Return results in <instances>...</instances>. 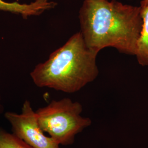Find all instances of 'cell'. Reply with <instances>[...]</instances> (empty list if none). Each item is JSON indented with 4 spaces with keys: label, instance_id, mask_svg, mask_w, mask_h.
<instances>
[{
    "label": "cell",
    "instance_id": "obj_1",
    "mask_svg": "<svg viewBox=\"0 0 148 148\" xmlns=\"http://www.w3.org/2000/svg\"><path fill=\"white\" fill-rule=\"evenodd\" d=\"M81 32L87 46L99 53L107 47L135 56L143 27L140 6L116 0H84L79 12Z\"/></svg>",
    "mask_w": 148,
    "mask_h": 148
},
{
    "label": "cell",
    "instance_id": "obj_2",
    "mask_svg": "<svg viewBox=\"0 0 148 148\" xmlns=\"http://www.w3.org/2000/svg\"><path fill=\"white\" fill-rule=\"evenodd\" d=\"M98 54L87 46L81 32H76L47 60L38 64L30 76L38 87L73 93L98 77Z\"/></svg>",
    "mask_w": 148,
    "mask_h": 148
},
{
    "label": "cell",
    "instance_id": "obj_3",
    "mask_svg": "<svg viewBox=\"0 0 148 148\" xmlns=\"http://www.w3.org/2000/svg\"><path fill=\"white\" fill-rule=\"evenodd\" d=\"M82 106L68 98L52 101L36 111L40 127L49 137L62 145L74 143L76 136L90 126L92 121L83 117Z\"/></svg>",
    "mask_w": 148,
    "mask_h": 148
},
{
    "label": "cell",
    "instance_id": "obj_4",
    "mask_svg": "<svg viewBox=\"0 0 148 148\" xmlns=\"http://www.w3.org/2000/svg\"><path fill=\"white\" fill-rule=\"evenodd\" d=\"M5 119L11 125L16 137L32 148H59L52 138L46 136L40 127L36 111L29 101L23 103L20 113L8 111Z\"/></svg>",
    "mask_w": 148,
    "mask_h": 148
},
{
    "label": "cell",
    "instance_id": "obj_5",
    "mask_svg": "<svg viewBox=\"0 0 148 148\" xmlns=\"http://www.w3.org/2000/svg\"><path fill=\"white\" fill-rule=\"evenodd\" d=\"M57 5L56 2L50 0H35L30 3L0 0V11L18 14L27 19L32 16H40L45 11L53 9Z\"/></svg>",
    "mask_w": 148,
    "mask_h": 148
},
{
    "label": "cell",
    "instance_id": "obj_6",
    "mask_svg": "<svg viewBox=\"0 0 148 148\" xmlns=\"http://www.w3.org/2000/svg\"><path fill=\"white\" fill-rule=\"evenodd\" d=\"M140 7L143 18V27L134 56L139 65L148 66V5Z\"/></svg>",
    "mask_w": 148,
    "mask_h": 148
},
{
    "label": "cell",
    "instance_id": "obj_7",
    "mask_svg": "<svg viewBox=\"0 0 148 148\" xmlns=\"http://www.w3.org/2000/svg\"><path fill=\"white\" fill-rule=\"evenodd\" d=\"M0 148H32L12 133L0 130Z\"/></svg>",
    "mask_w": 148,
    "mask_h": 148
},
{
    "label": "cell",
    "instance_id": "obj_8",
    "mask_svg": "<svg viewBox=\"0 0 148 148\" xmlns=\"http://www.w3.org/2000/svg\"><path fill=\"white\" fill-rule=\"evenodd\" d=\"M148 0H142L140 2V6H145V5H148Z\"/></svg>",
    "mask_w": 148,
    "mask_h": 148
},
{
    "label": "cell",
    "instance_id": "obj_9",
    "mask_svg": "<svg viewBox=\"0 0 148 148\" xmlns=\"http://www.w3.org/2000/svg\"><path fill=\"white\" fill-rule=\"evenodd\" d=\"M0 107H1V104H0Z\"/></svg>",
    "mask_w": 148,
    "mask_h": 148
}]
</instances>
